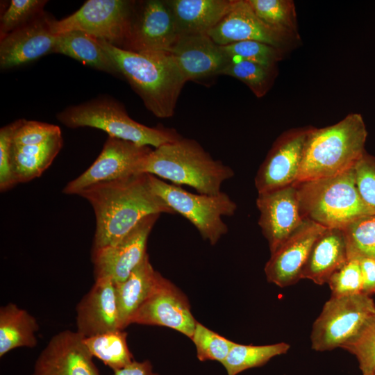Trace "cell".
Wrapping results in <instances>:
<instances>
[{"label":"cell","mask_w":375,"mask_h":375,"mask_svg":"<svg viewBox=\"0 0 375 375\" xmlns=\"http://www.w3.org/2000/svg\"><path fill=\"white\" fill-rule=\"evenodd\" d=\"M78 195L89 201L95 214L92 249L117 244L149 215L175 213L153 192L148 174L99 183Z\"/></svg>","instance_id":"1"},{"label":"cell","mask_w":375,"mask_h":375,"mask_svg":"<svg viewBox=\"0 0 375 375\" xmlns=\"http://www.w3.org/2000/svg\"><path fill=\"white\" fill-rule=\"evenodd\" d=\"M99 42L146 108L157 117H172L186 83L173 56L168 52L135 53Z\"/></svg>","instance_id":"2"},{"label":"cell","mask_w":375,"mask_h":375,"mask_svg":"<svg viewBox=\"0 0 375 375\" xmlns=\"http://www.w3.org/2000/svg\"><path fill=\"white\" fill-rule=\"evenodd\" d=\"M367 137L365 122L358 113H350L327 127H312L292 185L333 177L353 168L366 151Z\"/></svg>","instance_id":"3"},{"label":"cell","mask_w":375,"mask_h":375,"mask_svg":"<svg viewBox=\"0 0 375 375\" xmlns=\"http://www.w3.org/2000/svg\"><path fill=\"white\" fill-rule=\"evenodd\" d=\"M141 174L186 185L208 195L220 193L222 183L234 176L232 168L215 160L197 141L183 138L153 149Z\"/></svg>","instance_id":"4"},{"label":"cell","mask_w":375,"mask_h":375,"mask_svg":"<svg viewBox=\"0 0 375 375\" xmlns=\"http://www.w3.org/2000/svg\"><path fill=\"white\" fill-rule=\"evenodd\" d=\"M293 185L303 218L326 228L342 229L358 217L374 213L359 196L353 168L333 177Z\"/></svg>","instance_id":"5"},{"label":"cell","mask_w":375,"mask_h":375,"mask_svg":"<svg viewBox=\"0 0 375 375\" xmlns=\"http://www.w3.org/2000/svg\"><path fill=\"white\" fill-rule=\"evenodd\" d=\"M56 117L69 128H96L106 132L109 137L154 148L182 138L174 129L149 127L137 122L128 116L120 103L108 98L69 106Z\"/></svg>","instance_id":"6"},{"label":"cell","mask_w":375,"mask_h":375,"mask_svg":"<svg viewBox=\"0 0 375 375\" xmlns=\"http://www.w3.org/2000/svg\"><path fill=\"white\" fill-rule=\"evenodd\" d=\"M153 192L175 213H179L197 229L203 239L215 245L228 232L222 217L232 216L237 204L223 192L215 195L194 194L149 174Z\"/></svg>","instance_id":"7"},{"label":"cell","mask_w":375,"mask_h":375,"mask_svg":"<svg viewBox=\"0 0 375 375\" xmlns=\"http://www.w3.org/2000/svg\"><path fill=\"white\" fill-rule=\"evenodd\" d=\"M374 315L375 303L370 296H331L313 323L312 349L326 351L341 347Z\"/></svg>","instance_id":"8"},{"label":"cell","mask_w":375,"mask_h":375,"mask_svg":"<svg viewBox=\"0 0 375 375\" xmlns=\"http://www.w3.org/2000/svg\"><path fill=\"white\" fill-rule=\"evenodd\" d=\"M135 1L88 0L75 12L51 21L55 35L82 31L121 48L128 31Z\"/></svg>","instance_id":"9"},{"label":"cell","mask_w":375,"mask_h":375,"mask_svg":"<svg viewBox=\"0 0 375 375\" xmlns=\"http://www.w3.org/2000/svg\"><path fill=\"white\" fill-rule=\"evenodd\" d=\"M178 37L167 1H135L130 26L120 49L135 53H169Z\"/></svg>","instance_id":"10"},{"label":"cell","mask_w":375,"mask_h":375,"mask_svg":"<svg viewBox=\"0 0 375 375\" xmlns=\"http://www.w3.org/2000/svg\"><path fill=\"white\" fill-rule=\"evenodd\" d=\"M153 149L133 142L108 137L96 160L63 189L67 194H78L92 185L141 174L143 162Z\"/></svg>","instance_id":"11"},{"label":"cell","mask_w":375,"mask_h":375,"mask_svg":"<svg viewBox=\"0 0 375 375\" xmlns=\"http://www.w3.org/2000/svg\"><path fill=\"white\" fill-rule=\"evenodd\" d=\"M311 128H293L278 137L256 173L254 181L258 194L287 187L296 181Z\"/></svg>","instance_id":"12"},{"label":"cell","mask_w":375,"mask_h":375,"mask_svg":"<svg viewBox=\"0 0 375 375\" xmlns=\"http://www.w3.org/2000/svg\"><path fill=\"white\" fill-rule=\"evenodd\" d=\"M196 323L187 297L161 274L149 295L130 319V324L165 326L190 338L193 335Z\"/></svg>","instance_id":"13"},{"label":"cell","mask_w":375,"mask_h":375,"mask_svg":"<svg viewBox=\"0 0 375 375\" xmlns=\"http://www.w3.org/2000/svg\"><path fill=\"white\" fill-rule=\"evenodd\" d=\"M160 215L145 217L115 245L92 249L95 279L107 277L114 283L125 281L147 254L148 238Z\"/></svg>","instance_id":"14"},{"label":"cell","mask_w":375,"mask_h":375,"mask_svg":"<svg viewBox=\"0 0 375 375\" xmlns=\"http://www.w3.org/2000/svg\"><path fill=\"white\" fill-rule=\"evenodd\" d=\"M326 229L304 219L299 228L271 253L265 267L267 281L280 288L297 283L313 244Z\"/></svg>","instance_id":"15"},{"label":"cell","mask_w":375,"mask_h":375,"mask_svg":"<svg viewBox=\"0 0 375 375\" xmlns=\"http://www.w3.org/2000/svg\"><path fill=\"white\" fill-rule=\"evenodd\" d=\"M77 331L54 335L38 357L32 375H100Z\"/></svg>","instance_id":"16"},{"label":"cell","mask_w":375,"mask_h":375,"mask_svg":"<svg viewBox=\"0 0 375 375\" xmlns=\"http://www.w3.org/2000/svg\"><path fill=\"white\" fill-rule=\"evenodd\" d=\"M258 225L273 253L299 226L303 218L297 188L291 185L258 194Z\"/></svg>","instance_id":"17"},{"label":"cell","mask_w":375,"mask_h":375,"mask_svg":"<svg viewBox=\"0 0 375 375\" xmlns=\"http://www.w3.org/2000/svg\"><path fill=\"white\" fill-rule=\"evenodd\" d=\"M52 18L43 12L1 39V69H12L52 53L58 38L51 28Z\"/></svg>","instance_id":"18"},{"label":"cell","mask_w":375,"mask_h":375,"mask_svg":"<svg viewBox=\"0 0 375 375\" xmlns=\"http://www.w3.org/2000/svg\"><path fill=\"white\" fill-rule=\"evenodd\" d=\"M207 35L219 46L253 40L281 49L294 38L261 21L247 0H235L231 10Z\"/></svg>","instance_id":"19"},{"label":"cell","mask_w":375,"mask_h":375,"mask_svg":"<svg viewBox=\"0 0 375 375\" xmlns=\"http://www.w3.org/2000/svg\"><path fill=\"white\" fill-rule=\"evenodd\" d=\"M169 53L186 82L219 75L231 60L207 34L180 35Z\"/></svg>","instance_id":"20"},{"label":"cell","mask_w":375,"mask_h":375,"mask_svg":"<svg viewBox=\"0 0 375 375\" xmlns=\"http://www.w3.org/2000/svg\"><path fill=\"white\" fill-rule=\"evenodd\" d=\"M76 331L85 338L121 330L115 288L111 278L95 279L76 306Z\"/></svg>","instance_id":"21"},{"label":"cell","mask_w":375,"mask_h":375,"mask_svg":"<svg viewBox=\"0 0 375 375\" xmlns=\"http://www.w3.org/2000/svg\"><path fill=\"white\" fill-rule=\"evenodd\" d=\"M348 260L342 230L326 228L313 244L301 279H309L320 285L327 283L331 275Z\"/></svg>","instance_id":"22"},{"label":"cell","mask_w":375,"mask_h":375,"mask_svg":"<svg viewBox=\"0 0 375 375\" xmlns=\"http://www.w3.org/2000/svg\"><path fill=\"white\" fill-rule=\"evenodd\" d=\"M180 35L207 34L231 10L235 0H167Z\"/></svg>","instance_id":"23"},{"label":"cell","mask_w":375,"mask_h":375,"mask_svg":"<svg viewBox=\"0 0 375 375\" xmlns=\"http://www.w3.org/2000/svg\"><path fill=\"white\" fill-rule=\"evenodd\" d=\"M160 275L147 254L125 281L114 283L121 330L130 325L132 315L149 295Z\"/></svg>","instance_id":"24"},{"label":"cell","mask_w":375,"mask_h":375,"mask_svg":"<svg viewBox=\"0 0 375 375\" xmlns=\"http://www.w3.org/2000/svg\"><path fill=\"white\" fill-rule=\"evenodd\" d=\"M62 145L61 133L38 144H12L11 164L16 184L39 177L51 165Z\"/></svg>","instance_id":"25"},{"label":"cell","mask_w":375,"mask_h":375,"mask_svg":"<svg viewBox=\"0 0 375 375\" xmlns=\"http://www.w3.org/2000/svg\"><path fill=\"white\" fill-rule=\"evenodd\" d=\"M52 53L63 54L97 70L119 75L115 64L99 40L82 31L58 35Z\"/></svg>","instance_id":"26"},{"label":"cell","mask_w":375,"mask_h":375,"mask_svg":"<svg viewBox=\"0 0 375 375\" xmlns=\"http://www.w3.org/2000/svg\"><path fill=\"white\" fill-rule=\"evenodd\" d=\"M39 329L35 318L12 303L0 308V357L18 347L37 345Z\"/></svg>","instance_id":"27"},{"label":"cell","mask_w":375,"mask_h":375,"mask_svg":"<svg viewBox=\"0 0 375 375\" xmlns=\"http://www.w3.org/2000/svg\"><path fill=\"white\" fill-rule=\"evenodd\" d=\"M127 333L115 330L84 338V343L93 357L101 360L113 371L122 369L134 360L126 341Z\"/></svg>","instance_id":"28"},{"label":"cell","mask_w":375,"mask_h":375,"mask_svg":"<svg viewBox=\"0 0 375 375\" xmlns=\"http://www.w3.org/2000/svg\"><path fill=\"white\" fill-rule=\"evenodd\" d=\"M290 348V345L286 342L260 346L235 343L222 364L228 375H237L265 365L272 358L287 353Z\"/></svg>","instance_id":"29"},{"label":"cell","mask_w":375,"mask_h":375,"mask_svg":"<svg viewBox=\"0 0 375 375\" xmlns=\"http://www.w3.org/2000/svg\"><path fill=\"white\" fill-rule=\"evenodd\" d=\"M257 17L267 25L295 38L296 13L290 0H247Z\"/></svg>","instance_id":"30"},{"label":"cell","mask_w":375,"mask_h":375,"mask_svg":"<svg viewBox=\"0 0 375 375\" xmlns=\"http://www.w3.org/2000/svg\"><path fill=\"white\" fill-rule=\"evenodd\" d=\"M348 259L375 258V213L358 217L342 229Z\"/></svg>","instance_id":"31"},{"label":"cell","mask_w":375,"mask_h":375,"mask_svg":"<svg viewBox=\"0 0 375 375\" xmlns=\"http://www.w3.org/2000/svg\"><path fill=\"white\" fill-rule=\"evenodd\" d=\"M340 348L356 358L362 375H373L375 372V315Z\"/></svg>","instance_id":"32"},{"label":"cell","mask_w":375,"mask_h":375,"mask_svg":"<svg viewBox=\"0 0 375 375\" xmlns=\"http://www.w3.org/2000/svg\"><path fill=\"white\" fill-rule=\"evenodd\" d=\"M230 59L250 61L271 68L281 58L282 49L253 40L220 46Z\"/></svg>","instance_id":"33"},{"label":"cell","mask_w":375,"mask_h":375,"mask_svg":"<svg viewBox=\"0 0 375 375\" xmlns=\"http://www.w3.org/2000/svg\"><path fill=\"white\" fill-rule=\"evenodd\" d=\"M191 340L200 361L216 360L222 363L235 342L210 330L197 322Z\"/></svg>","instance_id":"34"},{"label":"cell","mask_w":375,"mask_h":375,"mask_svg":"<svg viewBox=\"0 0 375 375\" xmlns=\"http://www.w3.org/2000/svg\"><path fill=\"white\" fill-rule=\"evenodd\" d=\"M270 69L250 61L231 59L220 74L234 77L244 83L258 97L267 91L270 78Z\"/></svg>","instance_id":"35"},{"label":"cell","mask_w":375,"mask_h":375,"mask_svg":"<svg viewBox=\"0 0 375 375\" xmlns=\"http://www.w3.org/2000/svg\"><path fill=\"white\" fill-rule=\"evenodd\" d=\"M46 0H12L1 15L0 38L26 24L44 12Z\"/></svg>","instance_id":"36"},{"label":"cell","mask_w":375,"mask_h":375,"mask_svg":"<svg viewBox=\"0 0 375 375\" xmlns=\"http://www.w3.org/2000/svg\"><path fill=\"white\" fill-rule=\"evenodd\" d=\"M327 283L332 297L362 294L363 280L359 259H349L331 275Z\"/></svg>","instance_id":"37"},{"label":"cell","mask_w":375,"mask_h":375,"mask_svg":"<svg viewBox=\"0 0 375 375\" xmlns=\"http://www.w3.org/2000/svg\"><path fill=\"white\" fill-rule=\"evenodd\" d=\"M353 169L359 196L365 206L375 213V157L365 151Z\"/></svg>","instance_id":"38"},{"label":"cell","mask_w":375,"mask_h":375,"mask_svg":"<svg viewBox=\"0 0 375 375\" xmlns=\"http://www.w3.org/2000/svg\"><path fill=\"white\" fill-rule=\"evenodd\" d=\"M22 119H17L0 129V190L5 192L16 184L12 169L11 148L12 138Z\"/></svg>","instance_id":"39"},{"label":"cell","mask_w":375,"mask_h":375,"mask_svg":"<svg viewBox=\"0 0 375 375\" xmlns=\"http://www.w3.org/2000/svg\"><path fill=\"white\" fill-rule=\"evenodd\" d=\"M60 133V127L56 125L22 119V124L14 134L12 144L15 145L38 144Z\"/></svg>","instance_id":"40"},{"label":"cell","mask_w":375,"mask_h":375,"mask_svg":"<svg viewBox=\"0 0 375 375\" xmlns=\"http://www.w3.org/2000/svg\"><path fill=\"white\" fill-rule=\"evenodd\" d=\"M358 259L363 280L362 293L371 296L375 294V258L361 257Z\"/></svg>","instance_id":"41"},{"label":"cell","mask_w":375,"mask_h":375,"mask_svg":"<svg viewBox=\"0 0 375 375\" xmlns=\"http://www.w3.org/2000/svg\"><path fill=\"white\" fill-rule=\"evenodd\" d=\"M114 375H159L153 371L149 360L138 362L133 360L128 365L114 371Z\"/></svg>","instance_id":"42"},{"label":"cell","mask_w":375,"mask_h":375,"mask_svg":"<svg viewBox=\"0 0 375 375\" xmlns=\"http://www.w3.org/2000/svg\"><path fill=\"white\" fill-rule=\"evenodd\" d=\"M373 375H375V372L374 373V374H373Z\"/></svg>","instance_id":"43"}]
</instances>
